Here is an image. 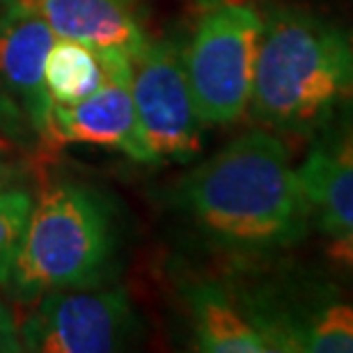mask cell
<instances>
[{
	"mask_svg": "<svg viewBox=\"0 0 353 353\" xmlns=\"http://www.w3.org/2000/svg\"><path fill=\"white\" fill-rule=\"evenodd\" d=\"M174 202L204 241L234 257L292 248L312 225L287 147L262 126L183 174Z\"/></svg>",
	"mask_w": 353,
	"mask_h": 353,
	"instance_id": "obj_1",
	"label": "cell"
},
{
	"mask_svg": "<svg viewBox=\"0 0 353 353\" xmlns=\"http://www.w3.org/2000/svg\"><path fill=\"white\" fill-rule=\"evenodd\" d=\"M353 97V32L301 7L264 17L250 115L273 133L312 138Z\"/></svg>",
	"mask_w": 353,
	"mask_h": 353,
	"instance_id": "obj_2",
	"label": "cell"
},
{
	"mask_svg": "<svg viewBox=\"0 0 353 353\" xmlns=\"http://www.w3.org/2000/svg\"><path fill=\"white\" fill-rule=\"evenodd\" d=\"M117 255L108 200L79 181H51L34 197L26 239L12 271L17 296L26 301L108 280Z\"/></svg>",
	"mask_w": 353,
	"mask_h": 353,
	"instance_id": "obj_3",
	"label": "cell"
},
{
	"mask_svg": "<svg viewBox=\"0 0 353 353\" xmlns=\"http://www.w3.org/2000/svg\"><path fill=\"white\" fill-rule=\"evenodd\" d=\"M264 17L248 3L228 0L197 21L183 65L204 126H228L250 105Z\"/></svg>",
	"mask_w": 353,
	"mask_h": 353,
	"instance_id": "obj_4",
	"label": "cell"
},
{
	"mask_svg": "<svg viewBox=\"0 0 353 353\" xmlns=\"http://www.w3.org/2000/svg\"><path fill=\"white\" fill-rule=\"evenodd\" d=\"M131 94L152 165L186 163L200 154L204 122L190 92L183 51L174 41H147L133 58Z\"/></svg>",
	"mask_w": 353,
	"mask_h": 353,
	"instance_id": "obj_5",
	"label": "cell"
},
{
	"mask_svg": "<svg viewBox=\"0 0 353 353\" xmlns=\"http://www.w3.org/2000/svg\"><path fill=\"white\" fill-rule=\"evenodd\" d=\"M138 330L129 294L94 285L41 294L19 323V340L34 353H108L129 347Z\"/></svg>",
	"mask_w": 353,
	"mask_h": 353,
	"instance_id": "obj_6",
	"label": "cell"
},
{
	"mask_svg": "<svg viewBox=\"0 0 353 353\" xmlns=\"http://www.w3.org/2000/svg\"><path fill=\"white\" fill-rule=\"evenodd\" d=\"M310 223L323 234H353V97L312 136L296 168Z\"/></svg>",
	"mask_w": 353,
	"mask_h": 353,
	"instance_id": "obj_7",
	"label": "cell"
},
{
	"mask_svg": "<svg viewBox=\"0 0 353 353\" xmlns=\"http://www.w3.org/2000/svg\"><path fill=\"white\" fill-rule=\"evenodd\" d=\"M55 41L41 14L23 0H14L0 12V90L23 110L34 136L46 138L48 99L44 83L46 55Z\"/></svg>",
	"mask_w": 353,
	"mask_h": 353,
	"instance_id": "obj_8",
	"label": "cell"
},
{
	"mask_svg": "<svg viewBox=\"0 0 353 353\" xmlns=\"http://www.w3.org/2000/svg\"><path fill=\"white\" fill-rule=\"evenodd\" d=\"M44 145H94L126 154L136 163L152 165V157L140 138L131 76H122L76 103H53L48 112Z\"/></svg>",
	"mask_w": 353,
	"mask_h": 353,
	"instance_id": "obj_9",
	"label": "cell"
},
{
	"mask_svg": "<svg viewBox=\"0 0 353 353\" xmlns=\"http://www.w3.org/2000/svg\"><path fill=\"white\" fill-rule=\"evenodd\" d=\"M34 7L55 37L131 58L147 44L136 0H23Z\"/></svg>",
	"mask_w": 353,
	"mask_h": 353,
	"instance_id": "obj_10",
	"label": "cell"
},
{
	"mask_svg": "<svg viewBox=\"0 0 353 353\" xmlns=\"http://www.w3.org/2000/svg\"><path fill=\"white\" fill-rule=\"evenodd\" d=\"M195 349L207 353H266L264 335L252 326L234 294L218 282L200 280L186 287Z\"/></svg>",
	"mask_w": 353,
	"mask_h": 353,
	"instance_id": "obj_11",
	"label": "cell"
},
{
	"mask_svg": "<svg viewBox=\"0 0 353 353\" xmlns=\"http://www.w3.org/2000/svg\"><path fill=\"white\" fill-rule=\"evenodd\" d=\"M133 58L122 51H103L72 39L55 37L46 55L44 83L51 103H76L92 97L105 83L131 76Z\"/></svg>",
	"mask_w": 353,
	"mask_h": 353,
	"instance_id": "obj_12",
	"label": "cell"
},
{
	"mask_svg": "<svg viewBox=\"0 0 353 353\" xmlns=\"http://www.w3.org/2000/svg\"><path fill=\"white\" fill-rule=\"evenodd\" d=\"M299 351L353 353V305L335 296L316 299L301 330Z\"/></svg>",
	"mask_w": 353,
	"mask_h": 353,
	"instance_id": "obj_13",
	"label": "cell"
},
{
	"mask_svg": "<svg viewBox=\"0 0 353 353\" xmlns=\"http://www.w3.org/2000/svg\"><path fill=\"white\" fill-rule=\"evenodd\" d=\"M34 197L23 186L0 188V287L12 280L14 264L23 245Z\"/></svg>",
	"mask_w": 353,
	"mask_h": 353,
	"instance_id": "obj_14",
	"label": "cell"
},
{
	"mask_svg": "<svg viewBox=\"0 0 353 353\" xmlns=\"http://www.w3.org/2000/svg\"><path fill=\"white\" fill-rule=\"evenodd\" d=\"M0 133H5V136L14 140L19 147L30 145L32 140L37 138L30 122H28V117L23 115V110H21L3 90H0Z\"/></svg>",
	"mask_w": 353,
	"mask_h": 353,
	"instance_id": "obj_15",
	"label": "cell"
},
{
	"mask_svg": "<svg viewBox=\"0 0 353 353\" xmlns=\"http://www.w3.org/2000/svg\"><path fill=\"white\" fill-rule=\"evenodd\" d=\"M323 252H326V257L335 266H340L353 275V234L328 236V243H326V248H323Z\"/></svg>",
	"mask_w": 353,
	"mask_h": 353,
	"instance_id": "obj_16",
	"label": "cell"
},
{
	"mask_svg": "<svg viewBox=\"0 0 353 353\" xmlns=\"http://www.w3.org/2000/svg\"><path fill=\"white\" fill-rule=\"evenodd\" d=\"M26 179H28L26 161L17 159V152L3 154V157H0V188L21 186Z\"/></svg>",
	"mask_w": 353,
	"mask_h": 353,
	"instance_id": "obj_17",
	"label": "cell"
},
{
	"mask_svg": "<svg viewBox=\"0 0 353 353\" xmlns=\"http://www.w3.org/2000/svg\"><path fill=\"white\" fill-rule=\"evenodd\" d=\"M23 351L19 340V326L12 312L0 305V353H17Z\"/></svg>",
	"mask_w": 353,
	"mask_h": 353,
	"instance_id": "obj_18",
	"label": "cell"
},
{
	"mask_svg": "<svg viewBox=\"0 0 353 353\" xmlns=\"http://www.w3.org/2000/svg\"><path fill=\"white\" fill-rule=\"evenodd\" d=\"M14 152H17V143L7 138L5 133H0V157H3V154H14Z\"/></svg>",
	"mask_w": 353,
	"mask_h": 353,
	"instance_id": "obj_19",
	"label": "cell"
},
{
	"mask_svg": "<svg viewBox=\"0 0 353 353\" xmlns=\"http://www.w3.org/2000/svg\"><path fill=\"white\" fill-rule=\"evenodd\" d=\"M10 3H14V0H0V7H7Z\"/></svg>",
	"mask_w": 353,
	"mask_h": 353,
	"instance_id": "obj_20",
	"label": "cell"
}]
</instances>
